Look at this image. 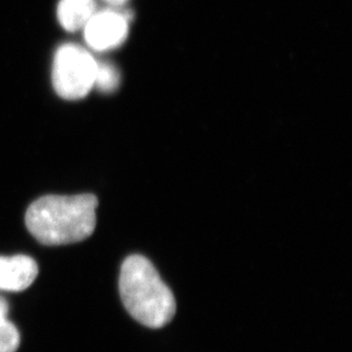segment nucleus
<instances>
[{
	"instance_id": "f257e3e1",
	"label": "nucleus",
	"mask_w": 352,
	"mask_h": 352,
	"mask_svg": "<svg viewBox=\"0 0 352 352\" xmlns=\"http://www.w3.org/2000/svg\"><path fill=\"white\" fill-rule=\"evenodd\" d=\"M96 196H43L32 203L25 223L31 235L46 245H64L88 239L96 227Z\"/></svg>"
},
{
	"instance_id": "f03ea898",
	"label": "nucleus",
	"mask_w": 352,
	"mask_h": 352,
	"mask_svg": "<svg viewBox=\"0 0 352 352\" xmlns=\"http://www.w3.org/2000/svg\"><path fill=\"white\" fill-rule=\"evenodd\" d=\"M119 289L126 311L147 327H163L171 322L176 313L171 289L145 256L135 254L124 260Z\"/></svg>"
},
{
	"instance_id": "7ed1b4c3",
	"label": "nucleus",
	"mask_w": 352,
	"mask_h": 352,
	"mask_svg": "<svg viewBox=\"0 0 352 352\" xmlns=\"http://www.w3.org/2000/svg\"><path fill=\"white\" fill-rule=\"evenodd\" d=\"M96 67L95 58L82 47L60 46L54 57V89L64 100H81L94 88Z\"/></svg>"
},
{
	"instance_id": "20e7f679",
	"label": "nucleus",
	"mask_w": 352,
	"mask_h": 352,
	"mask_svg": "<svg viewBox=\"0 0 352 352\" xmlns=\"http://www.w3.org/2000/svg\"><path fill=\"white\" fill-rule=\"evenodd\" d=\"M82 30L86 43L94 50H114L128 36V15L113 10L96 12Z\"/></svg>"
},
{
	"instance_id": "39448f33",
	"label": "nucleus",
	"mask_w": 352,
	"mask_h": 352,
	"mask_svg": "<svg viewBox=\"0 0 352 352\" xmlns=\"http://www.w3.org/2000/svg\"><path fill=\"white\" fill-rule=\"evenodd\" d=\"M37 275V263L31 256H0V289L20 292L28 289Z\"/></svg>"
},
{
	"instance_id": "423d86ee",
	"label": "nucleus",
	"mask_w": 352,
	"mask_h": 352,
	"mask_svg": "<svg viewBox=\"0 0 352 352\" xmlns=\"http://www.w3.org/2000/svg\"><path fill=\"white\" fill-rule=\"evenodd\" d=\"M96 12L95 0H60L57 17L65 30L74 32L86 27Z\"/></svg>"
},
{
	"instance_id": "0eeeda50",
	"label": "nucleus",
	"mask_w": 352,
	"mask_h": 352,
	"mask_svg": "<svg viewBox=\"0 0 352 352\" xmlns=\"http://www.w3.org/2000/svg\"><path fill=\"white\" fill-rule=\"evenodd\" d=\"M8 305L0 296V352H15L20 346V333L12 322L7 320Z\"/></svg>"
},
{
	"instance_id": "6e6552de",
	"label": "nucleus",
	"mask_w": 352,
	"mask_h": 352,
	"mask_svg": "<svg viewBox=\"0 0 352 352\" xmlns=\"http://www.w3.org/2000/svg\"><path fill=\"white\" fill-rule=\"evenodd\" d=\"M120 85V74L117 67L105 62H97L94 87L103 93H112Z\"/></svg>"
},
{
	"instance_id": "1a4fd4ad",
	"label": "nucleus",
	"mask_w": 352,
	"mask_h": 352,
	"mask_svg": "<svg viewBox=\"0 0 352 352\" xmlns=\"http://www.w3.org/2000/svg\"><path fill=\"white\" fill-rule=\"evenodd\" d=\"M105 1H107L112 6H122L128 0H105Z\"/></svg>"
}]
</instances>
